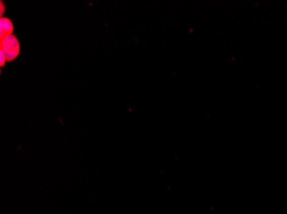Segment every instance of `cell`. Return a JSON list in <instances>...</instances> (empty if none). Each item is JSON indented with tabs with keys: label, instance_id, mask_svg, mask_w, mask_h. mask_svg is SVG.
Masks as SVG:
<instances>
[{
	"label": "cell",
	"instance_id": "obj_3",
	"mask_svg": "<svg viewBox=\"0 0 287 214\" xmlns=\"http://www.w3.org/2000/svg\"><path fill=\"white\" fill-rule=\"evenodd\" d=\"M6 61H7V59H6V56L4 55L3 53L0 52V64H1V66H4Z\"/></svg>",
	"mask_w": 287,
	"mask_h": 214
},
{
	"label": "cell",
	"instance_id": "obj_1",
	"mask_svg": "<svg viewBox=\"0 0 287 214\" xmlns=\"http://www.w3.org/2000/svg\"><path fill=\"white\" fill-rule=\"evenodd\" d=\"M0 52L6 56L7 61L14 60L20 53V44L17 37L12 34L1 39Z\"/></svg>",
	"mask_w": 287,
	"mask_h": 214
},
{
	"label": "cell",
	"instance_id": "obj_4",
	"mask_svg": "<svg viewBox=\"0 0 287 214\" xmlns=\"http://www.w3.org/2000/svg\"><path fill=\"white\" fill-rule=\"evenodd\" d=\"M1 15H3L4 11H5V7H4V4L3 2H1Z\"/></svg>",
	"mask_w": 287,
	"mask_h": 214
},
{
	"label": "cell",
	"instance_id": "obj_2",
	"mask_svg": "<svg viewBox=\"0 0 287 214\" xmlns=\"http://www.w3.org/2000/svg\"><path fill=\"white\" fill-rule=\"evenodd\" d=\"M14 27L11 20L6 17H1L0 19V38L3 39L5 37L12 35Z\"/></svg>",
	"mask_w": 287,
	"mask_h": 214
}]
</instances>
